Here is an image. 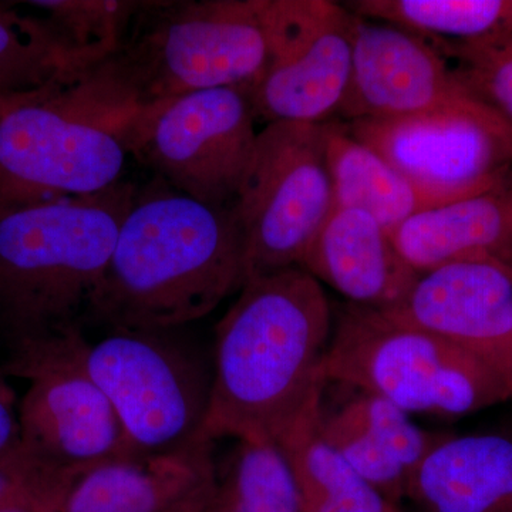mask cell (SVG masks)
<instances>
[{
  "label": "cell",
  "instance_id": "obj_1",
  "mask_svg": "<svg viewBox=\"0 0 512 512\" xmlns=\"http://www.w3.org/2000/svg\"><path fill=\"white\" fill-rule=\"evenodd\" d=\"M239 292L215 330L202 440L279 443L322 404L332 306L302 268L249 278Z\"/></svg>",
  "mask_w": 512,
  "mask_h": 512
},
{
  "label": "cell",
  "instance_id": "obj_2",
  "mask_svg": "<svg viewBox=\"0 0 512 512\" xmlns=\"http://www.w3.org/2000/svg\"><path fill=\"white\" fill-rule=\"evenodd\" d=\"M268 59L265 0H144L113 52L55 97L116 134L187 94L249 92Z\"/></svg>",
  "mask_w": 512,
  "mask_h": 512
},
{
  "label": "cell",
  "instance_id": "obj_3",
  "mask_svg": "<svg viewBox=\"0 0 512 512\" xmlns=\"http://www.w3.org/2000/svg\"><path fill=\"white\" fill-rule=\"evenodd\" d=\"M244 284V242L232 208L177 191L134 195L83 322L180 329Z\"/></svg>",
  "mask_w": 512,
  "mask_h": 512
},
{
  "label": "cell",
  "instance_id": "obj_4",
  "mask_svg": "<svg viewBox=\"0 0 512 512\" xmlns=\"http://www.w3.org/2000/svg\"><path fill=\"white\" fill-rule=\"evenodd\" d=\"M134 195L119 183L0 214V332L12 350L82 329Z\"/></svg>",
  "mask_w": 512,
  "mask_h": 512
},
{
  "label": "cell",
  "instance_id": "obj_5",
  "mask_svg": "<svg viewBox=\"0 0 512 512\" xmlns=\"http://www.w3.org/2000/svg\"><path fill=\"white\" fill-rule=\"evenodd\" d=\"M328 382L376 394L403 412L461 417L510 402L483 363L436 333L346 303L333 318Z\"/></svg>",
  "mask_w": 512,
  "mask_h": 512
},
{
  "label": "cell",
  "instance_id": "obj_6",
  "mask_svg": "<svg viewBox=\"0 0 512 512\" xmlns=\"http://www.w3.org/2000/svg\"><path fill=\"white\" fill-rule=\"evenodd\" d=\"M86 345L77 329L12 350L8 365L12 375L29 380L19 406L16 450L57 507L84 474L133 454L116 410L84 367Z\"/></svg>",
  "mask_w": 512,
  "mask_h": 512
},
{
  "label": "cell",
  "instance_id": "obj_7",
  "mask_svg": "<svg viewBox=\"0 0 512 512\" xmlns=\"http://www.w3.org/2000/svg\"><path fill=\"white\" fill-rule=\"evenodd\" d=\"M180 329L109 330L84 349V367L116 410L133 454L212 444L202 440L212 360L181 338Z\"/></svg>",
  "mask_w": 512,
  "mask_h": 512
},
{
  "label": "cell",
  "instance_id": "obj_8",
  "mask_svg": "<svg viewBox=\"0 0 512 512\" xmlns=\"http://www.w3.org/2000/svg\"><path fill=\"white\" fill-rule=\"evenodd\" d=\"M333 210L325 124L262 128L232 205L244 242L245 281L299 268Z\"/></svg>",
  "mask_w": 512,
  "mask_h": 512
},
{
  "label": "cell",
  "instance_id": "obj_9",
  "mask_svg": "<svg viewBox=\"0 0 512 512\" xmlns=\"http://www.w3.org/2000/svg\"><path fill=\"white\" fill-rule=\"evenodd\" d=\"M255 124L247 90L212 89L147 111L116 136L175 191L232 208L254 157Z\"/></svg>",
  "mask_w": 512,
  "mask_h": 512
},
{
  "label": "cell",
  "instance_id": "obj_10",
  "mask_svg": "<svg viewBox=\"0 0 512 512\" xmlns=\"http://www.w3.org/2000/svg\"><path fill=\"white\" fill-rule=\"evenodd\" d=\"M269 59L248 92L256 121L326 124L348 99L355 15L330 0H265Z\"/></svg>",
  "mask_w": 512,
  "mask_h": 512
},
{
  "label": "cell",
  "instance_id": "obj_11",
  "mask_svg": "<svg viewBox=\"0 0 512 512\" xmlns=\"http://www.w3.org/2000/svg\"><path fill=\"white\" fill-rule=\"evenodd\" d=\"M126 156L113 131L55 96L20 103L0 117V214L109 190Z\"/></svg>",
  "mask_w": 512,
  "mask_h": 512
},
{
  "label": "cell",
  "instance_id": "obj_12",
  "mask_svg": "<svg viewBox=\"0 0 512 512\" xmlns=\"http://www.w3.org/2000/svg\"><path fill=\"white\" fill-rule=\"evenodd\" d=\"M342 123L412 183L450 200L490 190L512 175V126L497 113L450 111Z\"/></svg>",
  "mask_w": 512,
  "mask_h": 512
},
{
  "label": "cell",
  "instance_id": "obj_13",
  "mask_svg": "<svg viewBox=\"0 0 512 512\" xmlns=\"http://www.w3.org/2000/svg\"><path fill=\"white\" fill-rule=\"evenodd\" d=\"M450 111L497 113L468 89L429 40L355 15L352 82L339 120Z\"/></svg>",
  "mask_w": 512,
  "mask_h": 512
},
{
  "label": "cell",
  "instance_id": "obj_14",
  "mask_svg": "<svg viewBox=\"0 0 512 512\" xmlns=\"http://www.w3.org/2000/svg\"><path fill=\"white\" fill-rule=\"evenodd\" d=\"M386 313L473 356L507 387L512 399V269L497 262H461L417 278Z\"/></svg>",
  "mask_w": 512,
  "mask_h": 512
},
{
  "label": "cell",
  "instance_id": "obj_15",
  "mask_svg": "<svg viewBox=\"0 0 512 512\" xmlns=\"http://www.w3.org/2000/svg\"><path fill=\"white\" fill-rule=\"evenodd\" d=\"M217 493L212 444H204L107 461L80 477L56 512H197Z\"/></svg>",
  "mask_w": 512,
  "mask_h": 512
},
{
  "label": "cell",
  "instance_id": "obj_16",
  "mask_svg": "<svg viewBox=\"0 0 512 512\" xmlns=\"http://www.w3.org/2000/svg\"><path fill=\"white\" fill-rule=\"evenodd\" d=\"M338 406L320 404L316 430L367 483L399 507L424 458L448 433L421 429L393 403L355 389Z\"/></svg>",
  "mask_w": 512,
  "mask_h": 512
},
{
  "label": "cell",
  "instance_id": "obj_17",
  "mask_svg": "<svg viewBox=\"0 0 512 512\" xmlns=\"http://www.w3.org/2000/svg\"><path fill=\"white\" fill-rule=\"evenodd\" d=\"M299 268L348 303L380 312L399 305L420 276L397 251L389 231L352 208L333 210Z\"/></svg>",
  "mask_w": 512,
  "mask_h": 512
},
{
  "label": "cell",
  "instance_id": "obj_18",
  "mask_svg": "<svg viewBox=\"0 0 512 512\" xmlns=\"http://www.w3.org/2000/svg\"><path fill=\"white\" fill-rule=\"evenodd\" d=\"M390 237L419 275L461 262L512 269V175L490 190L414 215Z\"/></svg>",
  "mask_w": 512,
  "mask_h": 512
},
{
  "label": "cell",
  "instance_id": "obj_19",
  "mask_svg": "<svg viewBox=\"0 0 512 512\" xmlns=\"http://www.w3.org/2000/svg\"><path fill=\"white\" fill-rule=\"evenodd\" d=\"M406 498L421 512H512V430L448 433L424 458Z\"/></svg>",
  "mask_w": 512,
  "mask_h": 512
},
{
  "label": "cell",
  "instance_id": "obj_20",
  "mask_svg": "<svg viewBox=\"0 0 512 512\" xmlns=\"http://www.w3.org/2000/svg\"><path fill=\"white\" fill-rule=\"evenodd\" d=\"M325 138L335 208L366 212L392 234L414 215L454 201L412 183L340 120L325 124Z\"/></svg>",
  "mask_w": 512,
  "mask_h": 512
},
{
  "label": "cell",
  "instance_id": "obj_21",
  "mask_svg": "<svg viewBox=\"0 0 512 512\" xmlns=\"http://www.w3.org/2000/svg\"><path fill=\"white\" fill-rule=\"evenodd\" d=\"M97 63L70 49L45 18L0 6V96L40 100L67 92Z\"/></svg>",
  "mask_w": 512,
  "mask_h": 512
},
{
  "label": "cell",
  "instance_id": "obj_22",
  "mask_svg": "<svg viewBox=\"0 0 512 512\" xmlns=\"http://www.w3.org/2000/svg\"><path fill=\"white\" fill-rule=\"evenodd\" d=\"M319 410L278 443L298 484L302 512H402L322 440Z\"/></svg>",
  "mask_w": 512,
  "mask_h": 512
},
{
  "label": "cell",
  "instance_id": "obj_23",
  "mask_svg": "<svg viewBox=\"0 0 512 512\" xmlns=\"http://www.w3.org/2000/svg\"><path fill=\"white\" fill-rule=\"evenodd\" d=\"M359 18L389 23L431 42H477L512 35V0H350Z\"/></svg>",
  "mask_w": 512,
  "mask_h": 512
},
{
  "label": "cell",
  "instance_id": "obj_24",
  "mask_svg": "<svg viewBox=\"0 0 512 512\" xmlns=\"http://www.w3.org/2000/svg\"><path fill=\"white\" fill-rule=\"evenodd\" d=\"M218 495L235 512H302L291 464L272 441L237 440L218 471Z\"/></svg>",
  "mask_w": 512,
  "mask_h": 512
},
{
  "label": "cell",
  "instance_id": "obj_25",
  "mask_svg": "<svg viewBox=\"0 0 512 512\" xmlns=\"http://www.w3.org/2000/svg\"><path fill=\"white\" fill-rule=\"evenodd\" d=\"M141 3L138 0H43L30 5L46 13L43 18L70 49L100 62L120 42Z\"/></svg>",
  "mask_w": 512,
  "mask_h": 512
},
{
  "label": "cell",
  "instance_id": "obj_26",
  "mask_svg": "<svg viewBox=\"0 0 512 512\" xmlns=\"http://www.w3.org/2000/svg\"><path fill=\"white\" fill-rule=\"evenodd\" d=\"M427 40V39H426ZM478 99L512 126V35L477 42H431Z\"/></svg>",
  "mask_w": 512,
  "mask_h": 512
},
{
  "label": "cell",
  "instance_id": "obj_27",
  "mask_svg": "<svg viewBox=\"0 0 512 512\" xmlns=\"http://www.w3.org/2000/svg\"><path fill=\"white\" fill-rule=\"evenodd\" d=\"M6 510L56 511L55 501L32 471L23 466L16 448L0 460V511Z\"/></svg>",
  "mask_w": 512,
  "mask_h": 512
},
{
  "label": "cell",
  "instance_id": "obj_28",
  "mask_svg": "<svg viewBox=\"0 0 512 512\" xmlns=\"http://www.w3.org/2000/svg\"><path fill=\"white\" fill-rule=\"evenodd\" d=\"M19 443L18 413L9 387L0 379V460L13 453Z\"/></svg>",
  "mask_w": 512,
  "mask_h": 512
},
{
  "label": "cell",
  "instance_id": "obj_29",
  "mask_svg": "<svg viewBox=\"0 0 512 512\" xmlns=\"http://www.w3.org/2000/svg\"><path fill=\"white\" fill-rule=\"evenodd\" d=\"M197 512H235L229 508L228 504H225L224 501L221 500L220 495H215L214 500L210 501L207 505L198 510Z\"/></svg>",
  "mask_w": 512,
  "mask_h": 512
},
{
  "label": "cell",
  "instance_id": "obj_30",
  "mask_svg": "<svg viewBox=\"0 0 512 512\" xmlns=\"http://www.w3.org/2000/svg\"><path fill=\"white\" fill-rule=\"evenodd\" d=\"M25 101L32 100L9 99V97L0 96V117H2L6 111L13 109V107L18 106L20 103H25Z\"/></svg>",
  "mask_w": 512,
  "mask_h": 512
},
{
  "label": "cell",
  "instance_id": "obj_31",
  "mask_svg": "<svg viewBox=\"0 0 512 512\" xmlns=\"http://www.w3.org/2000/svg\"><path fill=\"white\" fill-rule=\"evenodd\" d=\"M0 512H30L26 510H6V511H0Z\"/></svg>",
  "mask_w": 512,
  "mask_h": 512
}]
</instances>
